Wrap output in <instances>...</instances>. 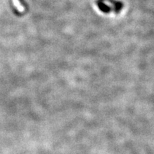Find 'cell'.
I'll use <instances>...</instances> for the list:
<instances>
[{
    "label": "cell",
    "mask_w": 154,
    "mask_h": 154,
    "mask_svg": "<svg viewBox=\"0 0 154 154\" xmlns=\"http://www.w3.org/2000/svg\"><path fill=\"white\" fill-rule=\"evenodd\" d=\"M101 1H107L110 2L113 6V12L116 14L120 13L121 9L124 8V4L120 1H116V0H101Z\"/></svg>",
    "instance_id": "cell-1"
},
{
    "label": "cell",
    "mask_w": 154,
    "mask_h": 154,
    "mask_svg": "<svg viewBox=\"0 0 154 154\" xmlns=\"http://www.w3.org/2000/svg\"><path fill=\"white\" fill-rule=\"evenodd\" d=\"M96 4L102 12L108 14V13H110L113 11V9L111 8V7L108 6L107 5H106V4L103 2V1H101V0H96Z\"/></svg>",
    "instance_id": "cell-2"
},
{
    "label": "cell",
    "mask_w": 154,
    "mask_h": 154,
    "mask_svg": "<svg viewBox=\"0 0 154 154\" xmlns=\"http://www.w3.org/2000/svg\"><path fill=\"white\" fill-rule=\"evenodd\" d=\"M14 2L15 5H17V6H18V9H19V10H22V9H24V8H22V6H21L20 4H19L18 0H14Z\"/></svg>",
    "instance_id": "cell-3"
}]
</instances>
